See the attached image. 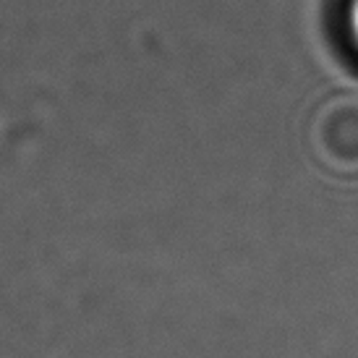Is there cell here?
<instances>
[{"mask_svg": "<svg viewBox=\"0 0 358 358\" xmlns=\"http://www.w3.org/2000/svg\"><path fill=\"white\" fill-rule=\"evenodd\" d=\"M350 21H353V31H356V40H358V0L353 3V13H350Z\"/></svg>", "mask_w": 358, "mask_h": 358, "instance_id": "1", "label": "cell"}]
</instances>
